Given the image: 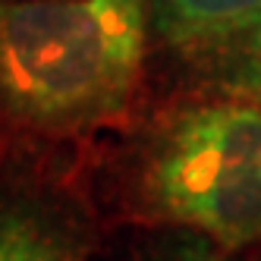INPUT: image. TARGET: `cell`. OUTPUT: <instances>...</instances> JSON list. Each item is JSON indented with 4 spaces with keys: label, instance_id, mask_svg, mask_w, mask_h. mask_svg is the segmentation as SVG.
Wrapping results in <instances>:
<instances>
[{
    "label": "cell",
    "instance_id": "1",
    "mask_svg": "<svg viewBox=\"0 0 261 261\" xmlns=\"http://www.w3.org/2000/svg\"><path fill=\"white\" fill-rule=\"evenodd\" d=\"M145 0L0 4V104L44 133L126 114L142 72Z\"/></svg>",
    "mask_w": 261,
    "mask_h": 261
},
{
    "label": "cell",
    "instance_id": "2",
    "mask_svg": "<svg viewBox=\"0 0 261 261\" xmlns=\"http://www.w3.org/2000/svg\"><path fill=\"white\" fill-rule=\"evenodd\" d=\"M151 211L227 249L261 242V107L211 101L164 123L145 158Z\"/></svg>",
    "mask_w": 261,
    "mask_h": 261
},
{
    "label": "cell",
    "instance_id": "3",
    "mask_svg": "<svg viewBox=\"0 0 261 261\" xmlns=\"http://www.w3.org/2000/svg\"><path fill=\"white\" fill-rule=\"evenodd\" d=\"M154 16L161 38L211 60L261 29V0H158Z\"/></svg>",
    "mask_w": 261,
    "mask_h": 261
},
{
    "label": "cell",
    "instance_id": "4",
    "mask_svg": "<svg viewBox=\"0 0 261 261\" xmlns=\"http://www.w3.org/2000/svg\"><path fill=\"white\" fill-rule=\"evenodd\" d=\"M0 261H85V242L44 204L0 198Z\"/></svg>",
    "mask_w": 261,
    "mask_h": 261
},
{
    "label": "cell",
    "instance_id": "5",
    "mask_svg": "<svg viewBox=\"0 0 261 261\" xmlns=\"http://www.w3.org/2000/svg\"><path fill=\"white\" fill-rule=\"evenodd\" d=\"M120 261H242V258L236 255V249H227L208 236L182 227L179 233L139 239V246H133Z\"/></svg>",
    "mask_w": 261,
    "mask_h": 261
},
{
    "label": "cell",
    "instance_id": "6",
    "mask_svg": "<svg viewBox=\"0 0 261 261\" xmlns=\"http://www.w3.org/2000/svg\"><path fill=\"white\" fill-rule=\"evenodd\" d=\"M211 60L217 82L230 98L261 107V29L252 32L249 38L236 41L233 47L220 50Z\"/></svg>",
    "mask_w": 261,
    "mask_h": 261
}]
</instances>
